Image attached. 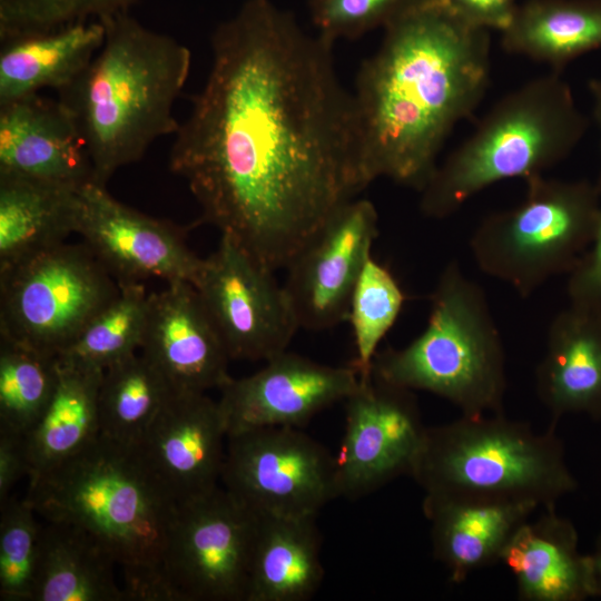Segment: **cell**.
I'll list each match as a JSON object with an SVG mask.
<instances>
[{
  "instance_id": "14",
  "label": "cell",
  "mask_w": 601,
  "mask_h": 601,
  "mask_svg": "<svg viewBox=\"0 0 601 601\" xmlns=\"http://www.w3.org/2000/svg\"><path fill=\"white\" fill-rule=\"evenodd\" d=\"M378 236V215L368 199L341 206L285 268L284 288L299 328L323 331L348 318L357 279Z\"/></svg>"
},
{
  "instance_id": "27",
  "label": "cell",
  "mask_w": 601,
  "mask_h": 601,
  "mask_svg": "<svg viewBox=\"0 0 601 601\" xmlns=\"http://www.w3.org/2000/svg\"><path fill=\"white\" fill-rule=\"evenodd\" d=\"M58 370L53 396L24 436L29 480L58 466L99 436L98 395L104 371L60 359Z\"/></svg>"
},
{
  "instance_id": "17",
  "label": "cell",
  "mask_w": 601,
  "mask_h": 601,
  "mask_svg": "<svg viewBox=\"0 0 601 601\" xmlns=\"http://www.w3.org/2000/svg\"><path fill=\"white\" fill-rule=\"evenodd\" d=\"M226 442L218 401L206 393L175 392L131 450L179 505L219 485Z\"/></svg>"
},
{
  "instance_id": "29",
  "label": "cell",
  "mask_w": 601,
  "mask_h": 601,
  "mask_svg": "<svg viewBox=\"0 0 601 601\" xmlns=\"http://www.w3.org/2000/svg\"><path fill=\"white\" fill-rule=\"evenodd\" d=\"M174 393L142 353L110 365L99 387V436L131 449Z\"/></svg>"
},
{
  "instance_id": "35",
  "label": "cell",
  "mask_w": 601,
  "mask_h": 601,
  "mask_svg": "<svg viewBox=\"0 0 601 601\" xmlns=\"http://www.w3.org/2000/svg\"><path fill=\"white\" fill-rule=\"evenodd\" d=\"M415 0H309L317 35L334 45L384 28Z\"/></svg>"
},
{
  "instance_id": "39",
  "label": "cell",
  "mask_w": 601,
  "mask_h": 601,
  "mask_svg": "<svg viewBox=\"0 0 601 601\" xmlns=\"http://www.w3.org/2000/svg\"><path fill=\"white\" fill-rule=\"evenodd\" d=\"M592 99V115L601 135V78L591 79L588 83Z\"/></svg>"
},
{
  "instance_id": "3",
  "label": "cell",
  "mask_w": 601,
  "mask_h": 601,
  "mask_svg": "<svg viewBox=\"0 0 601 601\" xmlns=\"http://www.w3.org/2000/svg\"><path fill=\"white\" fill-rule=\"evenodd\" d=\"M102 46L58 98L88 150L93 183L139 161L160 137L175 135L174 105L188 79L190 50L129 12L102 20Z\"/></svg>"
},
{
  "instance_id": "19",
  "label": "cell",
  "mask_w": 601,
  "mask_h": 601,
  "mask_svg": "<svg viewBox=\"0 0 601 601\" xmlns=\"http://www.w3.org/2000/svg\"><path fill=\"white\" fill-rule=\"evenodd\" d=\"M0 174L73 186L93 181L83 139L59 98L36 93L0 106Z\"/></svg>"
},
{
  "instance_id": "15",
  "label": "cell",
  "mask_w": 601,
  "mask_h": 601,
  "mask_svg": "<svg viewBox=\"0 0 601 601\" xmlns=\"http://www.w3.org/2000/svg\"><path fill=\"white\" fill-rule=\"evenodd\" d=\"M76 234L118 284L157 277L194 285L204 262L183 228L122 204L93 181L79 189Z\"/></svg>"
},
{
  "instance_id": "31",
  "label": "cell",
  "mask_w": 601,
  "mask_h": 601,
  "mask_svg": "<svg viewBox=\"0 0 601 601\" xmlns=\"http://www.w3.org/2000/svg\"><path fill=\"white\" fill-rule=\"evenodd\" d=\"M58 358L0 335V431L26 436L48 407Z\"/></svg>"
},
{
  "instance_id": "26",
  "label": "cell",
  "mask_w": 601,
  "mask_h": 601,
  "mask_svg": "<svg viewBox=\"0 0 601 601\" xmlns=\"http://www.w3.org/2000/svg\"><path fill=\"white\" fill-rule=\"evenodd\" d=\"M31 601H128L111 555L86 532L42 520Z\"/></svg>"
},
{
  "instance_id": "36",
  "label": "cell",
  "mask_w": 601,
  "mask_h": 601,
  "mask_svg": "<svg viewBox=\"0 0 601 601\" xmlns=\"http://www.w3.org/2000/svg\"><path fill=\"white\" fill-rule=\"evenodd\" d=\"M592 250L571 272L569 294L572 304L601 316V207Z\"/></svg>"
},
{
  "instance_id": "11",
  "label": "cell",
  "mask_w": 601,
  "mask_h": 601,
  "mask_svg": "<svg viewBox=\"0 0 601 601\" xmlns=\"http://www.w3.org/2000/svg\"><path fill=\"white\" fill-rule=\"evenodd\" d=\"M220 481L257 515L317 516L339 497L336 456L299 427L228 434Z\"/></svg>"
},
{
  "instance_id": "20",
  "label": "cell",
  "mask_w": 601,
  "mask_h": 601,
  "mask_svg": "<svg viewBox=\"0 0 601 601\" xmlns=\"http://www.w3.org/2000/svg\"><path fill=\"white\" fill-rule=\"evenodd\" d=\"M541 508L532 501L425 493L432 552L452 582L501 561L515 531Z\"/></svg>"
},
{
  "instance_id": "10",
  "label": "cell",
  "mask_w": 601,
  "mask_h": 601,
  "mask_svg": "<svg viewBox=\"0 0 601 601\" xmlns=\"http://www.w3.org/2000/svg\"><path fill=\"white\" fill-rule=\"evenodd\" d=\"M259 516L218 485L177 506L161 601H246Z\"/></svg>"
},
{
  "instance_id": "33",
  "label": "cell",
  "mask_w": 601,
  "mask_h": 601,
  "mask_svg": "<svg viewBox=\"0 0 601 601\" xmlns=\"http://www.w3.org/2000/svg\"><path fill=\"white\" fill-rule=\"evenodd\" d=\"M30 501L1 503L0 599L31 601L39 559L42 522Z\"/></svg>"
},
{
  "instance_id": "6",
  "label": "cell",
  "mask_w": 601,
  "mask_h": 601,
  "mask_svg": "<svg viewBox=\"0 0 601 601\" xmlns=\"http://www.w3.org/2000/svg\"><path fill=\"white\" fill-rule=\"evenodd\" d=\"M430 304L424 331L402 348L377 352L372 376L395 387L437 395L462 415L503 412L505 351L484 289L451 260L439 276Z\"/></svg>"
},
{
  "instance_id": "1",
  "label": "cell",
  "mask_w": 601,
  "mask_h": 601,
  "mask_svg": "<svg viewBox=\"0 0 601 601\" xmlns=\"http://www.w3.org/2000/svg\"><path fill=\"white\" fill-rule=\"evenodd\" d=\"M210 48L169 168L203 220L269 269L286 268L370 185L353 93L333 43L272 0H246L215 28Z\"/></svg>"
},
{
  "instance_id": "32",
  "label": "cell",
  "mask_w": 601,
  "mask_h": 601,
  "mask_svg": "<svg viewBox=\"0 0 601 601\" xmlns=\"http://www.w3.org/2000/svg\"><path fill=\"white\" fill-rule=\"evenodd\" d=\"M404 300L392 273L371 256L355 285L347 318L355 345L352 365L361 377L371 375L378 345L396 322Z\"/></svg>"
},
{
  "instance_id": "34",
  "label": "cell",
  "mask_w": 601,
  "mask_h": 601,
  "mask_svg": "<svg viewBox=\"0 0 601 601\" xmlns=\"http://www.w3.org/2000/svg\"><path fill=\"white\" fill-rule=\"evenodd\" d=\"M139 0H0L1 41L129 12Z\"/></svg>"
},
{
  "instance_id": "16",
  "label": "cell",
  "mask_w": 601,
  "mask_h": 601,
  "mask_svg": "<svg viewBox=\"0 0 601 601\" xmlns=\"http://www.w3.org/2000/svg\"><path fill=\"white\" fill-rule=\"evenodd\" d=\"M349 366H332L285 351L264 367L230 378L218 400L227 435L263 426L299 427L325 408L344 402L358 386Z\"/></svg>"
},
{
  "instance_id": "28",
  "label": "cell",
  "mask_w": 601,
  "mask_h": 601,
  "mask_svg": "<svg viewBox=\"0 0 601 601\" xmlns=\"http://www.w3.org/2000/svg\"><path fill=\"white\" fill-rule=\"evenodd\" d=\"M505 52L549 65L554 71L601 50V0H525L501 32Z\"/></svg>"
},
{
  "instance_id": "23",
  "label": "cell",
  "mask_w": 601,
  "mask_h": 601,
  "mask_svg": "<svg viewBox=\"0 0 601 601\" xmlns=\"http://www.w3.org/2000/svg\"><path fill=\"white\" fill-rule=\"evenodd\" d=\"M105 36L104 22L90 20L1 41L0 106L43 89L67 88L92 60Z\"/></svg>"
},
{
  "instance_id": "8",
  "label": "cell",
  "mask_w": 601,
  "mask_h": 601,
  "mask_svg": "<svg viewBox=\"0 0 601 601\" xmlns=\"http://www.w3.org/2000/svg\"><path fill=\"white\" fill-rule=\"evenodd\" d=\"M525 184L520 204L487 215L470 238L479 269L523 298L575 268L579 253L593 240L601 207L588 183L541 175Z\"/></svg>"
},
{
  "instance_id": "18",
  "label": "cell",
  "mask_w": 601,
  "mask_h": 601,
  "mask_svg": "<svg viewBox=\"0 0 601 601\" xmlns=\"http://www.w3.org/2000/svg\"><path fill=\"white\" fill-rule=\"evenodd\" d=\"M140 349L176 393L220 390L231 378L221 337L188 282L167 283L149 294Z\"/></svg>"
},
{
  "instance_id": "13",
  "label": "cell",
  "mask_w": 601,
  "mask_h": 601,
  "mask_svg": "<svg viewBox=\"0 0 601 601\" xmlns=\"http://www.w3.org/2000/svg\"><path fill=\"white\" fill-rule=\"evenodd\" d=\"M345 431L336 455L339 497L366 496L411 475L426 426L412 391L361 377L344 401Z\"/></svg>"
},
{
  "instance_id": "2",
  "label": "cell",
  "mask_w": 601,
  "mask_h": 601,
  "mask_svg": "<svg viewBox=\"0 0 601 601\" xmlns=\"http://www.w3.org/2000/svg\"><path fill=\"white\" fill-rule=\"evenodd\" d=\"M353 93L364 173L421 191L454 127L481 104L491 38L442 0H415L384 28Z\"/></svg>"
},
{
  "instance_id": "22",
  "label": "cell",
  "mask_w": 601,
  "mask_h": 601,
  "mask_svg": "<svg viewBox=\"0 0 601 601\" xmlns=\"http://www.w3.org/2000/svg\"><path fill=\"white\" fill-rule=\"evenodd\" d=\"M535 387L553 423L570 413L601 416V316L575 304L554 316Z\"/></svg>"
},
{
  "instance_id": "38",
  "label": "cell",
  "mask_w": 601,
  "mask_h": 601,
  "mask_svg": "<svg viewBox=\"0 0 601 601\" xmlns=\"http://www.w3.org/2000/svg\"><path fill=\"white\" fill-rule=\"evenodd\" d=\"M24 436L0 431V504L22 475H28Z\"/></svg>"
},
{
  "instance_id": "4",
  "label": "cell",
  "mask_w": 601,
  "mask_h": 601,
  "mask_svg": "<svg viewBox=\"0 0 601 601\" xmlns=\"http://www.w3.org/2000/svg\"><path fill=\"white\" fill-rule=\"evenodd\" d=\"M39 518L86 532L115 560L128 601H161L160 570L177 504L131 449L98 436L29 480Z\"/></svg>"
},
{
  "instance_id": "9",
  "label": "cell",
  "mask_w": 601,
  "mask_h": 601,
  "mask_svg": "<svg viewBox=\"0 0 601 601\" xmlns=\"http://www.w3.org/2000/svg\"><path fill=\"white\" fill-rule=\"evenodd\" d=\"M118 293L83 243H62L0 272V335L57 356Z\"/></svg>"
},
{
  "instance_id": "25",
  "label": "cell",
  "mask_w": 601,
  "mask_h": 601,
  "mask_svg": "<svg viewBox=\"0 0 601 601\" xmlns=\"http://www.w3.org/2000/svg\"><path fill=\"white\" fill-rule=\"evenodd\" d=\"M246 601H307L324 579L316 516L258 515Z\"/></svg>"
},
{
  "instance_id": "7",
  "label": "cell",
  "mask_w": 601,
  "mask_h": 601,
  "mask_svg": "<svg viewBox=\"0 0 601 601\" xmlns=\"http://www.w3.org/2000/svg\"><path fill=\"white\" fill-rule=\"evenodd\" d=\"M411 476L425 493L532 501L541 508L577 486L554 428L540 433L503 412L426 426Z\"/></svg>"
},
{
  "instance_id": "30",
  "label": "cell",
  "mask_w": 601,
  "mask_h": 601,
  "mask_svg": "<svg viewBox=\"0 0 601 601\" xmlns=\"http://www.w3.org/2000/svg\"><path fill=\"white\" fill-rule=\"evenodd\" d=\"M148 297L140 282L119 284L117 296L81 331L58 359L106 370L141 347Z\"/></svg>"
},
{
  "instance_id": "21",
  "label": "cell",
  "mask_w": 601,
  "mask_h": 601,
  "mask_svg": "<svg viewBox=\"0 0 601 601\" xmlns=\"http://www.w3.org/2000/svg\"><path fill=\"white\" fill-rule=\"evenodd\" d=\"M526 520L501 561L513 574L522 601H581L601 594L591 555L579 552L573 524L553 506Z\"/></svg>"
},
{
  "instance_id": "37",
  "label": "cell",
  "mask_w": 601,
  "mask_h": 601,
  "mask_svg": "<svg viewBox=\"0 0 601 601\" xmlns=\"http://www.w3.org/2000/svg\"><path fill=\"white\" fill-rule=\"evenodd\" d=\"M474 26L502 32L510 23L518 0H442Z\"/></svg>"
},
{
  "instance_id": "12",
  "label": "cell",
  "mask_w": 601,
  "mask_h": 601,
  "mask_svg": "<svg viewBox=\"0 0 601 601\" xmlns=\"http://www.w3.org/2000/svg\"><path fill=\"white\" fill-rule=\"evenodd\" d=\"M230 359L267 361L287 351L299 325L283 285L229 236L204 258L194 284Z\"/></svg>"
},
{
  "instance_id": "24",
  "label": "cell",
  "mask_w": 601,
  "mask_h": 601,
  "mask_svg": "<svg viewBox=\"0 0 601 601\" xmlns=\"http://www.w3.org/2000/svg\"><path fill=\"white\" fill-rule=\"evenodd\" d=\"M80 188L0 174V272L76 233Z\"/></svg>"
},
{
  "instance_id": "5",
  "label": "cell",
  "mask_w": 601,
  "mask_h": 601,
  "mask_svg": "<svg viewBox=\"0 0 601 601\" xmlns=\"http://www.w3.org/2000/svg\"><path fill=\"white\" fill-rule=\"evenodd\" d=\"M571 87L560 72L534 78L502 97L475 130L437 164L421 193V211L441 219L484 188L544 175L588 131Z\"/></svg>"
},
{
  "instance_id": "40",
  "label": "cell",
  "mask_w": 601,
  "mask_h": 601,
  "mask_svg": "<svg viewBox=\"0 0 601 601\" xmlns=\"http://www.w3.org/2000/svg\"><path fill=\"white\" fill-rule=\"evenodd\" d=\"M597 580L601 590V535L598 540L595 552L591 555Z\"/></svg>"
}]
</instances>
